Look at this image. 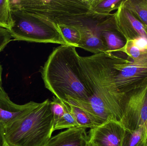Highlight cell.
<instances>
[{"label":"cell","instance_id":"obj_1","mask_svg":"<svg viewBox=\"0 0 147 146\" xmlns=\"http://www.w3.org/2000/svg\"><path fill=\"white\" fill-rule=\"evenodd\" d=\"M76 48L64 45L54 48L40 70L46 88L62 101L68 97L87 100L92 96Z\"/></svg>","mask_w":147,"mask_h":146},{"label":"cell","instance_id":"obj_2","mask_svg":"<svg viewBox=\"0 0 147 146\" xmlns=\"http://www.w3.org/2000/svg\"><path fill=\"white\" fill-rule=\"evenodd\" d=\"M113 62L111 55L107 53L80 56L83 75L89 90L102 101L115 120L121 123L122 111L114 86Z\"/></svg>","mask_w":147,"mask_h":146},{"label":"cell","instance_id":"obj_3","mask_svg":"<svg viewBox=\"0 0 147 146\" xmlns=\"http://www.w3.org/2000/svg\"><path fill=\"white\" fill-rule=\"evenodd\" d=\"M51 100L46 99L21 119L4 127V137L11 146H44L51 137L53 119Z\"/></svg>","mask_w":147,"mask_h":146},{"label":"cell","instance_id":"obj_4","mask_svg":"<svg viewBox=\"0 0 147 146\" xmlns=\"http://www.w3.org/2000/svg\"><path fill=\"white\" fill-rule=\"evenodd\" d=\"M12 9L37 14L58 24L77 25L90 19L95 21L90 10L89 0L10 1Z\"/></svg>","mask_w":147,"mask_h":146},{"label":"cell","instance_id":"obj_5","mask_svg":"<svg viewBox=\"0 0 147 146\" xmlns=\"http://www.w3.org/2000/svg\"><path fill=\"white\" fill-rule=\"evenodd\" d=\"M14 25L9 30L14 41L67 45L57 24L44 17L19 9H12Z\"/></svg>","mask_w":147,"mask_h":146},{"label":"cell","instance_id":"obj_6","mask_svg":"<svg viewBox=\"0 0 147 146\" xmlns=\"http://www.w3.org/2000/svg\"><path fill=\"white\" fill-rule=\"evenodd\" d=\"M109 54L113 58L114 86L122 108L128 96L147 85V54L133 59L121 52Z\"/></svg>","mask_w":147,"mask_h":146},{"label":"cell","instance_id":"obj_7","mask_svg":"<svg viewBox=\"0 0 147 146\" xmlns=\"http://www.w3.org/2000/svg\"><path fill=\"white\" fill-rule=\"evenodd\" d=\"M121 123L127 130L133 131L144 127L147 131V85L125 99Z\"/></svg>","mask_w":147,"mask_h":146},{"label":"cell","instance_id":"obj_8","mask_svg":"<svg viewBox=\"0 0 147 146\" xmlns=\"http://www.w3.org/2000/svg\"><path fill=\"white\" fill-rule=\"evenodd\" d=\"M125 129L119 122L110 120L91 129L88 133L90 146H122Z\"/></svg>","mask_w":147,"mask_h":146},{"label":"cell","instance_id":"obj_9","mask_svg":"<svg viewBox=\"0 0 147 146\" xmlns=\"http://www.w3.org/2000/svg\"><path fill=\"white\" fill-rule=\"evenodd\" d=\"M123 1L114 13L117 31L126 41L140 37L144 38L147 40V34L144 25L126 8Z\"/></svg>","mask_w":147,"mask_h":146},{"label":"cell","instance_id":"obj_10","mask_svg":"<svg viewBox=\"0 0 147 146\" xmlns=\"http://www.w3.org/2000/svg\"><path fill=\"white\" fill-rule=\"evenodd\" d=\"M94 24L107 49L106 53L119 52L124 47L127 41L117 29L114 13Z\"/></svg>","mask_w":147,"mask_h":146},{"label":"cell","instance_id":"obj_11","mask_svg":"<svg viewBox=\"0 0 147 146\" xmlns=\"http://www.w3.org/2000/svg\"><path fill=\"white\" fill-rule=\"evenodd\" d=\"M63 101L86 112L98 126L110 120L115 121L102 101L93 95L87 100L68 97Z\"/></svg>","mask_w":147,"mask_h":146},{"label":"cell","instance_id":"obj_12","mask_svg":"<svg viewBox=\"0 0 147 146\" xmlns=\"http://www.w3.org/2000/svg\"><path fill=\"white\" fill-rule=\"evenodd\" d=\"M39 104L33 101L16 104L10 100L7 94L0 95V123L5 127L26 115Z\"/></svg>","mask_w":147,"mask_h":146},{"label":"cell","instance_id":"obj_13","mask_svg":"<svg viewBox=\"0 0 147 146\" xmlns=\"http://www.w3.org/2000/svg\"><path fill=\"white\" fill-rule=\"evenodd\" d=\"M84 127L68 129L56 135L44 146H89V137Z\"/></svg>","mask_w":147,"mask_h":146},{"label":"cell","instance_id":"obj_14","mask_svg":"<svg viewBox=\"0 0 147 146\" xmlns=\"http://www.w3.org/2000/svg\"><path fill=\"white\" fill-rule=\"evenodd\" d=\"M80 33V40L78 48L84 49L95 54L107 53V49L101 39L96 29L94 26L87 23L79 25Z\"/></svg>","mask_w":147,"mask_h":146},{"label":"cell","instance_id":"obj_15","mask_svg":"<svg viewBox=\"0 0 147 146\" xmlns=\"http://www.w3.org/2000/svg\"><path fill=\"white\" fill-rule=\"evenodd\" d=\"M123 0H89L91 14L97 20H102L117 10Z\"/></svg>","mask_w":147,"mask_h":146},{"label":"cell","instance_id":"obj_16","mask_svg":"<svg viewBox=\"0 0 147 146\" xmlns=\"http://www.w3.org/2000/svg\"><path fill=\"white\" fill-rule=\"evenodd\" d=\"M122 146H147V131L144 127L135 130L125 129Z\"/></svg>","mask_w":147,"mask_h":146},{"label":"cell","instance_id":"obj_17","mask_svg":"<svg viewBox=\"0 0 147 146\" xmlns=\"http://www.w3.org/2000/svg\"><path fill=\"white\" fill-rule=\"evenodd\" d=\"M123 3L137 19L147 25V0H123Z\"/></svg>","mask_w":147,"mask_h":146},{"label":"cell","instance_id":"obj_18","mask_svg":"<svg viewBox=\"0 0 147 146\" xmlns=\"http://www.w3.org/2000/svg\"><path fill=\"white\" fill-rule=\"evenodd\" d=\"M80 24L77 25H57L67 45L78 48L80 40V33L79 28V25Z\"/></svg>","mask_w":147,"mask_h":146},{"label":"cell","instance_id":"obj_19","mask_svg":"<svg viewBox=\"0 0 147 146\" xmlns=\"http://www.w3.org/2000/svg\"><path fill=\"white\" fill-rule=\"evenodd\" d=\"M67 104L69 105L71 112L80 127L92 129L98 126L86 112L74 105Z\"/></svg>","mask_w":147,"mask_h":146},{"label":"cell","instance_id":"obj_20","mask_svg":"<svg viewBox=\"0 0 147 146\" xmlns=\"http://www.w3.org/2000/svg\"><path fill=\"white\" fill-rule=\"evenodd\" d=\"M13 25L9 0H0V27L9 31Z\"/></svg>","mask_w":147,"mask_h":146},{"label":"cell","instance_id":"obj_21","mask_svg":"<svg viewBox=\"0 0 147 146\" xmlns=\"http://www.w3.org/2000/svg\"><path fill=\"white\" fill-rule=\"evenodd\" d=\"M63 105L65 109V113L63 117L53 128L54 131L64 129H70L75 127H80L70 111L69 105L63 101Z\"/></svg>","mask_w":147,"mask_h":146},{"label":"cell","instance_id":"obj_22","mask_svg":"<svg viewBox=\"0 0 147 146\" xmlns=\"http://www.w3.org/2000/svg\"><path fill=\"white\" fill-rule=\"evenodd\" d=\"M50 107L53 119V128L61 119L65 113L63 102L53 96L50 102Z\"/></svg>","mask_w":147,"mask_h":146},{"label":"cell","instance_id":"obj_23","mask_svg":"<svg viewBox=\"0 0 147 146\" xmlns=\"http://www.w3.org/2000/svg\"><path fill=\"white\" fill-rule=\"evenodd\" d=\"M119 52H123L133 59H138L147 54V51L140 49L134 44L133 40L127 41L124 47L120 50Z\"/></svg>","mask_w":147,"mask_h":146},{"label":"cell","instance_id":"obj_24","mask_svg":"<svg viewBox=\"0 0 147 146\" xmlns=\"http://www.w3.org/2000/svg\"><path fill=\"white\" fill-rule=\"evenodd\" d=\"M12 38L8 30L0 27V52L11 41Z\"/></svg>","mask_w":147,"mask_h":146},{"label":"cell","instance_id":"obj_25","mask_svg":"<svg viewBox=\"0 0 147 146\" xmlns=\"http://www.w3.org/2000/svg\"><path fill=\"white\" fill-rule=\"evenodd\" d=\"M134 44L142 51H147V40L144 38L140 37L133 40Z\"/></svg>","mask_w":147,"mask_h":146},{"label":"cell","instance_id":"obj_26","mask_svg":"<svg viewBox=\"0 0 147 146\" xmlns=\"http://www.w3.org/2000/svg\"><path fill=\"white\" fill-rule=\"evenodd\" d=\"M6 144L4 137V127L0 123V146H6Z\"/></svg>","mask_w":147,"mask_h":146},{"label":"cell","instance_id":"obj_27","mask_svg":"<svg viewBox=\"0 0 147 146\" xmlns=\"http://www.w3.org/2000/svg\"><path fill=\"white\" fill-rule=\"evenodd\" d=\"M3 72V68L0 63V95H4L7 94L4 91L2 86V73Z\"/></svg>","mask_w":147,"mask_h":146},{"label":"cell","instance_id":"obj_28","mask_svg":"<svg viewBox=\"0 0 147 146\" xmlns=\"http://www.w3.org/2000/svg\"><path fill=\"white\" fill-rule=\"evenodd\" d=\"M144 27H145V29H146V32L147 34V25H144Z\"/></svg>","mask_w":147,"mask_h":146},{"label":"cell","instance_id":"obj_29","mask_svg":"<svg viewBox=\"0 0 147 146\" xmlns=\"http://www.w3.org/2000/svg\"><path fill=\"white\" fill-rule=\"evenodd\" d=\"M6 146H11L9 145H8V144H7H7H6Z\"/></svg>","mask_w":147,"mask_h":146},{"label":"cell","instance_id":"obj_30","mask_svg":"<svg viewBox=\"0 0 147 146\" xmlns=\"http://www.w3.org/2000/svg\"><path fill=\"white\" fill-rule=\"evenodd\" d=\"M89 146H90V145H89Z\"/></svg>","mask_w":147,"mask_h":146},{"label":"cell","instance_id":"obj_31","mask_svg":"<svg viewBox=\"0 0 147 146\" xmlns=\"http://www.w3.org/2000/svg\"></svg>","mask_w":147,"mask_h":146}]
</instances>
